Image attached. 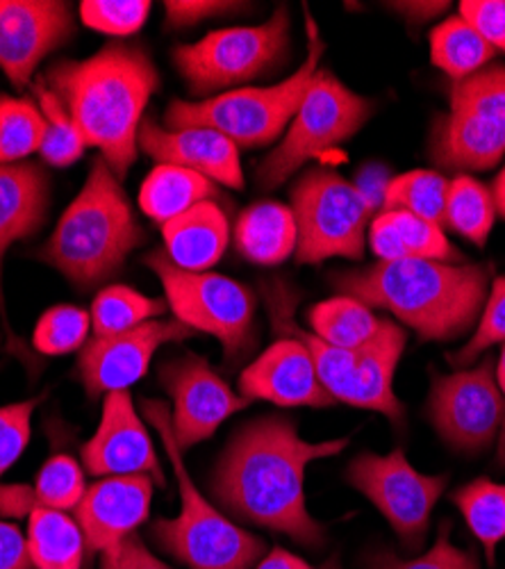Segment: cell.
Returning a JSON list of instances; mask_svg holds the SVG:
<instances>
[{"label":"cell","instance_id":"obj_1","mask_svg":"<svg viewBox=\"0 0 505 569\" xmlns=\"http://www.w3.org/2000/svg\"><path fill=\"white\" fill-rule=\"evenodd\" d=\"M346 445V438L307 442L294 421L260 417L228 442L210 492L228 515L246 525L285 533L303 547H321L326 531L307 510L305 471L321 458L337 456Z\"/></svg>","mask_w":505,"mask_h":569},{"label":"cell","instance_id":"obj_2","mask_svg":"<svg viewBox=\"0 0 505 569\" xmlns=\"http://www.w3.org/2000/svg\"><path fill=\"white\" fill-rule=\"evenodd\" d=\"M80 128L87 147H97L117 178H125L140 151L144 110L160 87V73L140 46L108 43L87 60H60L43 73Z\"/></svg>","mask_w":505,"mask_h":569},{"label":"cell","instance_id":"obj_3","mask_svg":"<svg viewBox=\"0 0 505 569\" xmlns=\"http://www.w3.org/2000/svg\"><path fill=\"white\" fill-rule=\"evenodd\" d=\"M342 295L398 317L426 342H451L478 321L489 292L483 264L440 260L376 262L340 273Z\"/></svg>","mask_w":505,"mask_h":569},{"label":"cell","instance_id":"obj_4","mask_svg":"<svg viewBox=\"0 0 505 569\" xmlns=\"http://www.w3.org/2000/svg\"><path fill=\"white\" fill-rule=\"evenodd\" d=\"M142 242L147 234L119 178L105 160H97L39 258L87 290L112 278Z\"/></svg>","mask_w":505,"mask_h":569},{"label":"cell","instance_id":"obj_5","mask_svg":"<svg viewBox=\"0 0 505 569\" xmlns=\"http://www.w3.org/2000/svg\"><path fill=\"white\" fill-rule=\"evenodd\" d=\"M142 412L155 426L180 492V512L173 519H158L151 540L188 569H255L264 542L228 519L194 486L173 436L171 408L164 401L144 399Z\"/></svg>","mask_w":505,"mask_h":569},{"label":"cell","instance_id":"obj_6","mask_svg":"<svg viewBox=\"0 0 505 569\" xmlns=\"http://www.w3.org/2000/svg\"><path fill=\"white\" fill-rule=\"evenodd\" d=\"M307 19V58L283 82L271 87H242L223 91L219 97L203 101H175L164 114L169 130L180 128H210L225 134L238 147H264L279 139L292 123L299 106L303 103L314 76L319 73V60L326 53V43L316 32L314 19Z\"/></svg>","mask_w":505,"mask_h":569},{"label":"cell","instance_id":"obj_7","mask_svg":"<svg viewBox=\"0 0 505 569\" xmlns=\"http://www.w3.org/2000/svg\"><path fill=\"white\" fill-rule=\"evenodd\" d=\"M160 278L166 306L175 321L192 333L212 336L223 347L228 365H240L257 345V299L242 284L221 273H194L175 267L164 251L144 258Z\"/></svg>","mask_w":505,"mask_h":569},{"label":"cell","instance_id":"obj_8","mask_svg":"<svg viewBox=\"0 0 505 569\" xmlns=\"http://www.w3.org/2000/svg\"><path fill=\"white\" fill-rule=\"evenodd\" d=\"M374 112V103L342 84L331 71L319 69L285 137L257 167V184L275 189L305 162L349 141Z\"/></svg>","mask_w":505,"mask_h":569},{"label":"cell","instance_id":"obj_9","mask_svg":"<svg viewBox=\"0 0 505 569\" xmlns=\"http://www.w3.org/2000/svg\"><path fill=\"white\" fill-rule=\"evenodd\" d=\"M292 212L299 228L294 256L301 264L362 258L374 208L357 184L331 169H310L292 187Z\"/></svg>","mask_w":505,"mask_h":569},{"label":"cell","instance_id":"obj_10","mask_svg":"<svg viewBox=\"0 0 505 569\" xmlns=\"http://www.w3.org/2000/svg\"><path fill=\"white\" fill-rule=\"evenodd\" d=\"M292 17L279 8L262 26L223 28L196 43L178 46L175 69L194 93H212L244 84L281 64L290 51Z\"/></svg>","mask_w":505,"mask_h":569},{"label":"cell","instance_id":"obj_11","mask_svg":"<svg viewBox=\"0 0 505 569\" xmlns=\"http://www.w3.org/2000/svg\"><path fill=\"white\" fill-rule=\"evenodd\" d=\"M346 481L370 499L407 549H417L431 525L446 477H428L410 465L401 449L387 456L360 453L346 469Z\"/></svg>","mask_w":505,"mask_h":569},{"label":"cell","instance_id":"obj_12","mask_svg":"<svg viewBox=\"0 0 505 569\" xmlns=\"http://www.w3.org/2000/svg\"><path fill=\"white\" fill-rule=\"evenodd\" d=\"M503 415L505 403L492 360L463 371L433 373L428 417L453 449L467 453L487 449L501 436Z\"/></svg>","mask_w":505,"mask_h":569},{"label":"cell","instance_id":"obj_13","mask_svg":"<svg viewBox=\"0 0 505 569\" xmlns=\"http://www.w3.org/2000/svg\"><path fill=\"white\" fill-rule=\"evenodd\" d=\"M160 383L173 401V436L185 453L194 445L210 440L219 426L249 406L201 356L171 358L160 369Z\"/></svg>","mask_w":505,"mask_h":569},{"label":"cell","instance_id":"obj_14","mask_svg":"<svg viewBox=\"0 0 505 569\" xmlns=\"http://www.w3.org/2000/svg\"><path fill=\"white\" fill-rule=\"evenodd\" d=\"M190 338L192 330L175 319H153L119 336L94 338L80 351V381L91 399L125 392L147 376L158 349Z\"/></svg>","mask_w":505,"mask_h":569},{"label":"cell","instance_id":"obj_15","mask_svg":"<svg viewBox=\"0 0 505 569\" xmlns=\"http://www.w3.org/2000/svg\"><path fill=\"white\" fill-rule=\"evenodd\" d=\"M75 32L62 0H0V69L17 89L28 87L43 62Z\"/></svg>","mask_w":505,"mask_h":569},{"label":"cell","instance_id":"obj_16","mask_svg":"<svg viewBox=\"0 0 505 569\" xmlns=\"http://www.w3.org/2000/svg\"><path fill=\"white\" fill-rule=\"evenodd\" d=\"M82 465L91 477H149L166 486L153 440L128 390L105 395L99 429L82 447Z\"/></svg>","mask_w":505,"mask_h":569},{"label":"cell","instance_id":"obj_17","mask_svg":"<svg viewBox=\"0 0 505 569\" xmlns=\"http://www.w3.org/2000/svg\"><path fill=\"white\" fill-rule=\"evenodd\" d=\"M240 392L249 401L281 408H331L335 397L321 383L307 349L294 338H279L240 376Z\"/></svg>","mask_w":505,"mask_h":569},{"label":"cell","instance_id":"obj_18","mask_svg":"<svg viewBox=\"0 0 505 569\" xmlns=\"http://www.w3.org/2000/svg\"><path fill=\"white\" fill-rule=\"evenodd\" d=\"M153 479L105 477L89 486L75 506V521L89 551L103 553L137 533L151 515Z\"/></svg>","mask_w":505,"mask_h":569},{"label":"cell","instance_id":"obj_19","mask_svg":"<svg viewBox=\"0 0 505 569\" xmlns=\"http://www.w3.org/2000/svg\"><path fill=\"white\" fill-rule=\"evenodd\" d=\"M140 149L158 164H173L196 171L231 189H244L240 147L225 134L210 128H162L147 117L140 128Z\"/></svg>","mask_w":505,"mask_h":569},{"label":"cell","instance_id":"obj_20","mask_svg":"<svg viewBox=\"0 0 505 569\" xmlns=\"http://www.w3.org/2000/svg\"><path fill=\"white\" fill-rule=\"evenodd\" d=\"M49 176L30 162L0 164V315L6 328L3 299V260L8 249L39 230L49 212ZM10 333V328H8Z\"/></svg>","mask_w":505,"mask_h":569},{"label":"cell","instance_id":"obj_21","mask_svg":"<svg viewBox=\"0 0 505 569\" xmlns=\"http://www.w3.org/2000/svg\"><path fill=\"white\" fill-rule=\"evenodd\" d=\"M407 336L392 319H383L378 336L355 351V371L346 403L362 410H374L403 423L405 408L394 395V371L403 356Z\"/></svg>","mask_w":505,"mask_h":569},{"label":"cell","instance_id":"obj_22","mask_svg":"<svg viewBox=\"0 0 505 569\" xmlns=\"http://www.w3.org/2000/svg\"><path fill=\"white\" fill-rule=\"evenodd\" d=\"M433 160L448 171H489L505 158V126L472 112L444 114L431 144Z\"/></svg>","mask_w":505,"mask_h":569},{"label":"cell","instance_id":"obj_23","mask_svg":"<svg viewBox=\"0 0 505 569\" xmlns=\"http://www.w3.org/2000/svg\"><path fill=\"white\" fill-rule=\"evenodd\" d=\"M166 258L185 271L212 269L231 242V223L223 208L203 201L162 226Z\"/></svg>","mask_w":505,"mask_h":569},{"label":"cell","instance_id":"obj_24","mask_svg":"<svg viewBox=\"0 0 505 569\" xmlns=\"http://www.w3.org/2000/svg\"><path fill=\"white\" fill-rule=\"evenodd\" d=\"M370 247L378 262L457 260V251L448 244L442 226L401 210H383L372 219Z\"/></svg>","mask_w":505,"mask_h":569},{"label":"cell","instance_id":"obj_25","mask_svg":"<svg viewBox=\"0 0 505 569\" xmlns=\"http://www.w3.org/2000/svg\"><path fill=\"white\" fill-rule=\"evenodd\" d=\"M84 473L75 458L58 453L43 462L32 488H0V512L8 517H28L34 508L75 510L84 497Z\"/></svg>","mask_w":505,"mask_h":569},{"label":"cell","instance_id":"obj_26","mask_svg":"<svg viewBox=\"0 0 505 569\" xmlns=\"http://www.w3.org/2000/svg\"><path fill=\"white\" fill-rule=\"evenodd\" d=\"M238 251L255 264L273 267L296 253L299 228L292 208L283 203H255L244 210L235 226Z\"/></svg>","mask_w":505,"mask_h":569},{"label":"cell","instance_id":"obj_27","mask_svg":"<svg viewBox=\"0 0 505 569\" xmlns=\"http://www.w3.org/2000/svg\"><path fill=\"white\" fill-rule=\"evenodd\" d=\"M216 192V184L196 171L158 164L142 182L140 208L149 219L164 226L203 201H214Z\"/></svg>","mask_w":505,"mask_h":569},{"label":"cell","instance_id":"obj_28","mask_svg":"<svg viewBox=\"0 0 505 569\" xmlns=\"http://www.w3.org/2000/svg\"><path fill=\"white\" fill-rule=\"evenodd\" d=\"M28 553L37 569H82L84 536L64 510L34 508L28 515Z\"/></svg>","mask_w":505,"mask_h":569},{"label":"cell","instance_id":"obj_29","mask_svg":"<svg viewBox=\"0 0 505 569\" xmlns=\"http://www.w3.org/2000/svg\"><path fill=\"white\" fill-rule=\"evenodd\" d=\"M307 323L312 333L326 345L344 351H357L378 336L383 319H378L362 301L340 295L310 308Z\"/></svg>","mask_w":505,"mask_h":569},{"label":"cell","instance_id":"obj_30","mask_svg":"<svg viewBox=\"0 0 505 569\" xmlns=\"http://www.w3.org/2000/svg\"><path fill=\"white\" fill-rule=\"evenodd\" d=\"M496 51L461 17H451L431 30V60L453 82L487 69Z\"/></svg>","mask_w":505,"mask_h":569},{"label":"cell","instance_id":"obj_31","mask_svg":"<svg viewBox=\"0 0 505 569\" xmlns=\"http://www.w3.org/2000/svg\"><path fill=\"white\" fill-rule=\"evenodd\" d=\"M453 503L494 565L496 549L505 540V483L476 479L453 495Z\"/></svg>","mask_w":505,"mask_h":569},{"label":"cell","instance_id":"obj_32","mask_svg":"<svg viewBox=\"0 0 505 569\" xmlns=\"http://www.w3.org/2000/svg\"><path fill=\"white\" fill-rule=\"evenodd\" d=\"M496 219L492 189L472 176H457L448 184L444 226L476 247H485Z\"/></svg>","mask_w":505,"mask_h":569},{"label":"cell","instance_id":"obj_33","mask_svg":"<svg viewBox=\"0 0 505 569\" xmlns=\"http://www.w3.org/2000/svg\"><path fill=\"white\" fill-rule=\"evenodd\" d=\"M448 184L451 180H446L440 171H431V169L405 171L394 176L385 184L381 203L385 210L410 212L444 228Z\"/></svg>","mask_w":505,"mask_h":569},{"label":"cell","instance_id":"obj_34","mask_svg":"<svg viewBox=\"0 0 505 569\" xmlns=\"http://www.w3.org/2000/svg\"><path fill=\"white\" fill-rule=\"evenodd\" d=\"M166 308V301L147 297L128 288V284H110V288L97 295L89 317L91 328H94V338H105L153 321L155 317L164 315Z\"/></svg>","mask_w":505,"mask_h":569},{"label":"cell","instance_id":"obj_35","mask_svg":"<svg viewBox=\"0 0 505 569\" xmlns=\"http://www.w3.org/2000/svg\"><path fill=\"white\" fill-rule=\"evenodd\" d=\"M34 93L46 119V134H43L39 153L46 160V164H51L55 169L71 167L82 158L87 149V141L80 128L71 119L64 103L58 99V93L46 84L43 78L34 82Z\"/></svg>","mask_w":505,"mask_h":569},{"label":"cell","instance_id":"obj_36","mask_svg":"<svg viewBox=\"0 0 505 569\" xmlns=\"http://www.w3.org/2000/svg\"><path fill=\"white\" fill-rule=\"evenodd\" d=\"M46 119L37 101L0 93V164H19L41 149Z\"/></svg>","mask_w":505,"mask_h":569},{"label":"cell","instance_id":"obj_37","mask_svg":"<svg viewBox=\"0 0 505 569\" xmlns=\"http://www.w3.org/2000/svg\"><path fill=\"white\" fill-rule=\"evenodd\" d=\"M91 317L78 306H55L46 310L34 326L32 342L43 356H67L87 345Z\"/></svg>","mask_w":505,"mask_h":569},{"label":"cell","instance_id":"obj_38","mask_svg":"<svg viewBox=\"0 0 505 569\" xmlns=\"http://www.w3.org/2000/svg\"><path fill=\"white\" fill-rule=\"evenodd\" d=\"M451 110L481 114L505 126V67H487L467 80L453 82Z\"/></svg>","mask_w":505,"mask_h":569},{"label":"cell","instance_id":"obj_39","mask_svg":"<svg viewBox=\"0 0 505 569\" xmlns=\"http://www.w3.org/2000/svg\"><path fill=\"white\" fill-rule=\"evenodd\" d=\"M151 8L149 0H84L80 3V19L97 32L130 37L142 30Z\"/></svg>","mask_w":505,"mask_h":569},{"label":"cell","instance_id":"obj_40","mask_svg":"<svg viewBox=\"0 0 505 569\" xmlns=\"http://www.w3.org/2000/svg\"><path fill=\"white\" fill-rule=\"evenodd\" d=\"M503 342H505V276H498L494 278L492 288L487 292L485 306L476 321L474 336L461 351L451 356V362L457 367L472 365L489 347L503 345Z\"/></svg>","mask_w":505,"mask_h":569},{"label":"cell","instance_id":"obj_41","mask_svg":"<svg viewBox=\"0 0 505 569\" xmlns=\"http://www.w3.org/2000/svg\"><path fill=\"white\" fill-rule=\"evenodd\" d=\"M370 569H481L474 553L451 545L448 533L442 531L437 542L417 558H396L392 551L374 553Z\"/></svg>","mask_w":505,"mask_h":569},{"label":"cell","instance_id":"obj_42","mask_svg":"<svg viewBox=\"0 0 505 569\" xmlns=\"http://www.w3.org/2000/svg\"><path fill=\"white\" fill-rule=\"evenodd\" d=\"M37 403L39 399H30L0 408V479L21 458L30 442V421Z\"/></svg>","mask_w":505,"mask_h":569},{"label":"cell","instance_id":"obj_43","mask_svg":"<svg viewBox=\"0 0 505 569\" xmlns=\"http://www.w3.org/2000/svg\"><path fill=\"white\" fill-rule=\"evenodd\" d=\"M461 17L494 51L505 53V0H463Z\"/></svg>","mask_w":505,"mask_h":569},{"label":"cell","instance_id":"obj_44","mask_svg":"<svg viewBox=\"0 0 505 569\" xmlns=\"http://www.w3.org/2000/svg\"><path fill=\"white\" fill-rule=\"evenodd\" d=\"M101 569H171V567L162 562L155 553H151L140 536L132 533L125 540H121L117 547L101 553Z\"/></svg>","mask_w":505,"mask_h":569},{"label":"cell","instance_id":"obj_45","mask_svg":"<svg viewBox=\"0 0 505 569\" xmlns=\"http://www.w3.org/2000/svg\"><path fill=\"white\" fill-rule=\"evenodd\" d=\"M235 8L240 6L223 3V0H169V3H164L166 23L171 28H190L210 17L231 12Z\"/></svg>","mask_w":505,"mask_h":569},{"label":"cell","instance_id":"obj_46","mask_svg":"<svg viewBox=\"0 0 505 569\" xmlns=\"http://www.w3.org/2000/svg\"><path fill=\"white\" fill-rule=\"evenodd\" d=\"M0 569H32L26 536L8 521H0Z\"/></svg>","mask_w":505,"mask_h":569},{"label":"cell","instance_id":"obj_47","mask_svg":"<svg viewBox=\"0 0 505 569\" xmlns=\"http://www.w3.org/2000/svg\"><path fill=\"white\" fill-rule=\"evenodd\" d=\"M255 569H312L303 558L275 547L271 549V553L262 556V560L255 565Z\"/></svg>","mask_w":505,"mask_h":569},{"label":"cell","instance_id":"obj_48","mask_svg":"<svg viewBox=\"0 0 505 569\" xmlns=\"http://www.w3.org/2000/svg\"><path fill=\"white\" fill-rule=\"evenodd\" d=\"M494 371H496V383H498V390H501L503 403H505V342L501 347L498 365ZM498 460L505 462V415H503V426H501V436H498Z\"/></svg>","mask_w":505,"mask_h":569},{"label":"cell","instance_id":"obj_49","mask_svg":"<svg viewBox=\"0 0 505 569\" xmlns=\"http://www.w3.org/2000/svg\"><path fill=\"white\" fill-rule=\"evenodd\" d=\"M401 12H410L415 17H433L446 8V3H398Z\"/></svg>","mask_w":505,"mask_h":569},{"label":"cell","instance_id":"obj_50","mask_svg":"<svg viewBox=\"0 0 505 569\" xmlns=\"http://www.w3.org/2000/svg\"><path fill=\"white\" fill-rule=\"evenodd\" d=\"M492 197H494V206H496V214H501L505 219V164L498 171L494 187H492Z\"/></svg>","mask_w":505,"mask_h":569}]
</instances>
